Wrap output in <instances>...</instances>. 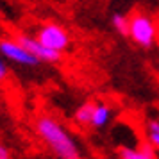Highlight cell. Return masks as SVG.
<instances>
[{
    "label": "cell",
    "instance_id": "cell-8",
    "mask_svg": "<svg viewBox=\"0 0 159 159\" xmlns=\"http://www.w3.org/2000/svg\"><path fill=\"white\" fill-rule=\"evenodd\" d=\"M93 111H95V102L88 100L82 102L77 109L73 111V122L82 129H91V120H93Z\"/></svg>",
    "mask_w": 159,
    "mask_h": 159
},
{
    "label": "cell",
    "instance_id": "cell-6",
    "mask_svg": "<svg viewBox=\"0 0 159 159\" xmlns=\"http://www.w3.org/2000/svg\"><path fill=\"white\" fill-rule=\"evenodd\" d=\"M120 159H156V150L148 141H141L138 147H120Z\"/></svg>",
    "mask_w": 159,
    "mask_h": 159
},
{
    "label": "cell",
    "instance_id": "cell-4",
    "mask_svg": "<svg viewBox=\"0 0 159 159\" xmlns=\"http://www.w3.org/2000/svg\"><path fill=\"white\" fill-rule=\"evenodd\" d=\"M0 56L4 59H7V61H11V63H15V65H20V66L36 68V66L41 65V61L36 59L34 56H30L13 36L0 38Z\"/></svg>",
    "mask_w": 159,
    "mask_h": 159
},
{
    "label": "cell",
    "instance_id": "cell-12",
    "mask_svg": "<svg viewBox=\"0 0 159 159\" xmlns=\"http://www.w3.org/2000/svg\"><path fill=\"white\" fill-rule=\"evenodd\" d=\"M6 79H7V66L4 63V59L0 57V82H4Z\"/></svg>",
    "mask_w": 159,
    "mask_h": 159
},
{
    "label": "cell",
    "instance_id": "cell-5",
    "mask_svg": "<svg viewBox=\"0 0 159 159\" xmlns=\"http://www.w3.org/2000/svg\"><path fill=\"white\" fill-rule=\"evenodd\" d=\"M13 38L22 45L25 50L29 52L30 56H34L36 59H39L41 63H52V65H54V63H59L61 57H63V54H57V52H52V50H48V48H45L36 38L29 36L27 32H15Z\"/></svg>",
    "mask_w": 159,
    "mask_h": 159
},
{
    "label": "cell",
    "instance_id": "cell-9",
    "mask_svg": "<svg viewBox=\"0 0 159 159\" xmlns=\"http://www.w3.org/2000/svg\"><path fill=\"white\" fill-rule=\"evenodd\" d=\"M111 25H113V29L118 34L129 38V16L127 15H123V13H113V16H111Z\"/></svg>",
    "mask_w": 159,
    "mask_h": 159
},
{
    "label": "cell",
    "instance_id": "cell-11",
    "mask_svg": "<svg viewBox=\"0 0 159 159\" xmlns=\"http://www.w3.org/2000/svg\"><path fill=\"white\" fill-rule=\"evenodd\" d=\"M0 159H13V152L6 143L0 141Z\"/></svg>",
    "mask_w": 159,
    "mask_h": 159
},
{
    "label": "cell",
    "instance_id": "cell-10",
    "mask_svg": "<svg viewBox=\"0 0 159 159\" xmlns=\"http://www.w3.org/2000/svg\"><path fill=\"white\" fill-rule=\"evenodd\" d=\"M147 141L154 147V150L159 148V120H147Z\"/></svg>",
    "mask_w": 159,
    "mask_h": 159
},
{
    "label": "cell",
    "instance_id": "cell-7",
    "mask_svg": "<svg viewBox=\"0 0 159 159\" xmlns=\"http://www.w3.org/2000/svg\"><path fill=\"white\" fill-rule=\"evenodd\" d=\"M113 118V107L106 102H95V111H93V120H91V129H104L107 127L109 122Z\"/></svg>",
    "mask_w": 159,
    "mask_h": 159
},
{
    "label": "cell",
    "instance_id": "cell-1",
    "mask_svg": "<svg viewBox=\"0 0 159 159\" xmlns=\"http://www.w3.org/2000/svg\"><path fill=\"white\" fill-rule=\"evenodd\" d=\"M34 130L57 159H82L77 139L54 115H38L34 120Z\"/></svg>",
    "mask_w": 159,
    "mask_h": 159
},
{
    "label": "cell",
    "instance_id": "cell-3",
    "mask_svg": "<svg viewBox=\"0 0 159 159\" xmlns=\"http://www.w3.org/2000/svg\"><path fill=\"white\" fill-rule=\"evenodd\" d=\"M43 45L45 48H48L52 52H57V54H63L65 50H68V47L72 43V38H70V32L59 25L57 22H45L39 25V29L36 30V36H34Z\"/></svg>",
    "mask_w": 159,
    "mask_h": 159
},
{
    "label": "cell",
    "instance_id": "cell-2",
    "mask_svg": "<svg viewBox=\"0 0 159 159\" xmlns=\"http://www.w3.org/2000/svg\"><path fill=\"white\" fill-rule=\"evenodd\" d=\"M129 38L141 48H152L157 41L156 20L143 11H136L129 16Z\"/></svg>",
    "mask_w": 159,
    "mask_h": 159
}]
</instances>
